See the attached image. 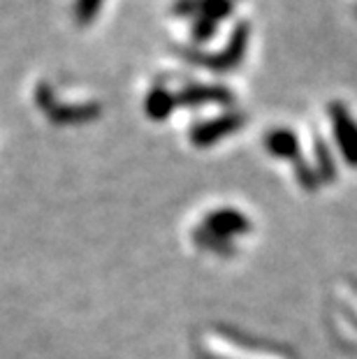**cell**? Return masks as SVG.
Returning <instances> with one entry per match:
<instances>
[{"mask_svg": "<svg viewBox=\"0 0 357 359\" xmlns=\"http://www.w3.org/2000/svg\"><path fill=\"white\" fill-rule=\"evenodd\" d=\"M248 42H250V26L246 24V21H239V24L232 28L230 40L225 42L223 49H218L214 53H207V51H200V49L177 47V56H181L193 65L207 67V70H211V72L225 74V72L237 70V67L244 63L246 51H248Z\"/></svg>", "mask_w": 357, "mask_h": 359, "instance_id": "obj_1", "label": "cell"}, {"mask_svg": "<svg viewBox=\"0 0 357 359\" xmlns=\"http://www.w3.org/2000/svg\"><path fill=\"white\" fill-rule=\"evenodd\" d=\"M35 104L47 114L51 123L58 126H74V123H88L102 114L100 104L86 102V104H63L56 100L54 90L49 83H37L35 86Z\"/></svg>", "mask_w": 357, "mask_h": 359, "instance_id": "obj_2", "label": "cell"}, {"mask_svg": "<svg viewBox=\"0 0 357 359\" xmlns=\"http://www.w3.org/2000/svg\"><path fill=\"white\" fill-rule=\"evenodd\" d=\"M246 121L248 118L244 111L230 109V111L220 114V116L195 123L191 130H188V140H191L195 149H211V147H216L220 140L239 133V130L246 126Z\"/></svg>", "mask_w": 357, "mask_h": 359, "instance_id": "obj_3", "label": "cell"}, {"mask_svg": "<svg viewBox=\"0 0 357 359\" xmlns=\"http://www.w3.org/2000/svg\"><path fill=\"white\" fill-rule=\"evenodd\" d=\"M328 116L341 158H344L348 167L357 170V121L353 118V114L348 111L344 102H330Z\"/></svg>", "mask_w": 357, "mask_h": 359, "instance_id": "obj_4", "label": "cell"}, {"mask_svg": "<svg viewBox=\"0 0 357 359\" xmlns=\"http://www.w3.org/2000/svg\"><path fill=\"white\" fill-rule=\"evenodd\" d=\"M174 100H177V109L184 107V109H197L202 104H225L230 107L234 104V93L227 86H220V83H184L179 90H174Z\"/></svg>", "mask_w": 357, "mask_h": 359, "instance_id": "obj_5", "label": "cell"}, {"mask_svg": "<svg viewBox=\"0 0 357 359\" xmlns=\"http://www.w3.org/2000/svg\"><path fill=\"white\" fill-rule=\"evenodd\" d=\"M202 230H207L209 234H216L220 239L234 241L241 234L250 232V218L246 213H241L239 209H232V206H220V209L209 211L207 216L202 218L200 223Z\"/></svg>", "mask_w": 357, "mask_h": 359, "instance_id": "obj_6", "label": "cell"}, {"mask_svg": "<svg viewBox=\"0 0 357 359\" xmlns=\"http://www.w3.org/2000/svg\"><path fill=\"white\" fill-rule=\"evenodd\" d=\"M172 12L179 19H211L220 24L232 17L234 0H174Z\"/></svg>", "mask_w": 357, "mask_h": 359, "instance_id": "obj_7", "label": "cell"}, {"mask_svg": "<svg viewBox=\"0 0 357 359\" xmlns=\"http://www.w3.org/2000/svg\"><path fill=\"white\" fill-rule=\"evenodd\" d=\"M264 149L269 151L274 158H281V160H290V163H295L302 151H299V140L297 135L292 133L290 128H274L269 130L267 135H264Z\"/></svg>", "mask_w": 357, "mask_h": 359, "instance_id": "obj_8", "label": "cell"}, {"mask_svg": "<svg viewBox=\"0 0 357 359\" xmlns=\"http://www.w3.org/2000/svg\"><path fill=\"white\" fill-rule=\"evenodd\" d=\"M177 109V100H174V90L170 86H158L149 88L147 97H144V114L151 121H165L167 116H172Z\"/></svg>", "mask_w": 357, "mask_h": 359, "instance_id": "obj_9", "label": "cell"}, {"mask_svg": "<svg viewBox=\"0 0 357 359\" xmlns=\"http://www.w3.org/2000/svg\"><path fill=\"white\" fill-rule=\"evenodd\" d=\"M314 167L323 183H334L339 179L337 158L323 135H314Z\"/></svg>", "mask_w": 357, "mask_h": 359, "instance_id": "obj_10", "label": "cell"}, {"mask_svg": "<svg viewBox=\"0 0 357 359\" xmlns=\"http://www.w3.org/2000/svg\"><path fill=\"white\" fill-rule=\"evenodd\" d=\"M193 241L200 248L209 250V253H216L220 257H232L234 253H237L234 241H227V239H220V236H216V234H209L207 230H202L200 225L193 230Z\"/></svg>", "mask_w": 357, "mask_h": 359, "instance_id": "obj_11", "label": "cell"}, {"mask_svg": "<svg viewBox=\"0 0 357 359\" xmlns=\"http://www.w3.org/2000/svg\"><path fill=\"white\" fill-rule=\"evenodd\" d=\"M292 170H295V179H297V183L304 190H309V193H316V190L323 186V181H321V177H318L314 163L304 160L302 156L292 163Z\"/></svg>", "mask_w": 357, "mask_h": 359, "instance_id": "obj_12", "label": "cell"}, {"mask_svg": "<svg viewBox=\"0 0 357 359\" xmlns=\"http://www.w3.org/2000/svg\"><path fill=\"white\" fill-rule=\"evenodd\" d=\"M105 0H74L72 5V17L79 26H88L97 19V14L102 10Z\"/></svg>", "mask_w": 357, "mask_h": 359, "instance_id": "obj_13", "label": "cell"}, {"mask_svg": "<svg viewBox=\"0 0 357 359\" xmlns=\"http://www.w3.org/2000/svg\"><path fill=\"white\" fill-rule=\"evenodd\" d=\"M216 30H218V21H211V19H193L191 33H193V40L197 44H204V42L214 40Z\"/></svg>", "mask_w": 357, "mask_h": 359, "instance_id": "obj_14", "label": "cell"}]
</instances>
